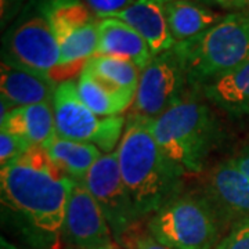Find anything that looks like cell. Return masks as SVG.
Returning a JSON list of instances; mask_svg holds the SVG:
<instances>
[{
  "label": "cell",
  "mask_w": 249,
  "mask_h": 249,
  "mask_svg": "<svg viewBox=\"0 0 249 249\" xmlns=\"http://www.w3.org/2000/svg\"><path fill=\"white\" fill-rule=\"evenodd\" d=\"M188 83L199 88L249 61V7L230 13L204 34L173 46Z\"/></svg>",
  "instance_id": "4"
},
{
  "label": "cell",
  "mask_w": 249,
  "mask_h": 249,
  "mask_svg": "<svg viewBox=\"0 0 249 249\" xmlns=\"http://www.w3.org/2000/svg\"><path fill=\"white\" fill-rule=\"evenodd\" d=\"M155 1H160L162 4H165V3H169V1H173V0H155Z\"/></svg>",
  "instance_id": "28"
},
{
  "label": "cell",
  "mask_w": 249,
  "mask_h": 249,
  "mask_svg": "<svg viewBox=\"0 0 249 249\" xmlns=\"http://www.w3.org/2000/svg\"><path fill=\"white\" fill-rule=\"evenodd\" d=\"M83 184L100 205L114 238L121 242L124 234L137 226L140 217L124 186L116 151L103 154L90 169Z\"/></svg>",
  "instance_id": "9"
},
{
  "label": "cell",
  "mask_w": 249,
  "mask_h": 249,
  "mask_svg": "<svg viewBox=\"0 0 249 249\" xmlns=\"http://www.w3.org/2000/svg\"><path fill=\"white\" fill-rule=\"evenodd\" d=\"M98 49L96 55H115L133 61L144 70L152 60L150 46L142 35L116 18H98Z\"/></svg>",
  "instance_id": "13"
},
{
  "label": "cell",
  "mask_w": 249,
  "mask_h": 249,
  "mask_svg": "<svg viewBox=\"0 0 249 249\" xmlns=\"http://www.w3.org/2000/svg\"><path fill=\"white\" fill-rule=\"evenodd\" d=\"M137 31L151 49L152 55L168 52L176 45L170 35L163 4L155 0H134L114 17Z\"/></svg>",
  "instance_id": "12"
},
{
  "label": "cell",
  "mask_w": 249,
  "mask_h": 249,
  "mask_svg": "<svg viewBox=\"0 0 249 249\" xmlns=\"http://www.w3.org/2000/svg\"><path fill=\"white\" fill-rule=\"evenodd\" d=\"M205 198L220 223L235 224L249 219V178L232 160H223L211 170Z\"/></svg>",
  "instance_id": "11"
},
{
  "label": "cell",
  "mask_w": 249,
  "mask_h": 249,
  "mask_svg": "<svg viewBox=\"0 0 249 249\" xmlns=\"http://www.w3.org/2000/svg\"><path fill=\"white\" fill-rule=\"evenodd\" d=\"M1 130L18 134L32 145L47 148L57 137L53 103L16 107L1 121Z\"/></svg>",
  "instance_id": "15"
},
{
  "label": "cell",
  "mask_w": 249,
  "mask_h": 249,
  "mask_svg": "<svg viewBox=\"0 0 249 249\" xmlns=\"http://www.w3.org/2000/svg\"><path fill=\"white\" fill-rule=\"evenodd\" d=\"M97 18H109L124 11L134 0H83Z\"/></svg>",
  "instance_id": "25"
},
{
  "label": "cell",
  "mask_w": 249,
  "mask_h": 249,
  "mask_svg": "<svg viewBox=\"0 0 249 249\" xmlns=\"http://www.w3.org/2000/svg\"><path fill=\"white\" fill-rule=\"evenodd\" d=\"M147 229L170 249H216L220 242L219 217L205 196L180 194L152 214Z\"/></svg>",
  "instance_id": "5"
},
{
  "label": "cell",
  "mask_w": 249,
  "mask_h": 249,
  "mask_svg": "<svg viewBox=\"0 0 249 249\" xmlns=\"http://www.w3.org/2000/svg\"><path fill=\"white\" fill-rule=\"evenodd\" d=\"M62 234L75 249H115L106 216L82 183H73L70 193Z\"/></svg>",
  "instance_id": "10"
},
{
  "label": "cell",
  "mask_w": 249,
  "mask_h": 249,
  "mask_svg": "<svg viewBox=\"0 0 249 249\" xmlns=\"http://www.w3.org/2000/svg\"><path fill=\"white\" fill-rule=\"evenodd\" d=\"M50 160L62 173L75 183H85L90 169L103 152L91 142H73L57 136L46 148Z\"/></svg>",
  "instance_id": "19"
},
{
  "label": "cell",
  "mask_w": 249,
  "mask_h": 249,
  "mask_svg": "<svg viewBox=\"0 0 249 249\" xmlns=\"http://www.w3.org/2000/svg\"><path fill=\"white\" fill-rule=\"evenodd\" d=\"M49 19L57 42L75 29L96 21L93 11L82 0H34Z\"/></svg>",
  "instance_id": "20"
},
{
  "label": "cell",
  "mask_w": 249,
  "mask_h": 249,
  "mask_svg": "<svg viewBox=\"0 0 249 249\" xmlns=\"http://www.w3.org/2000/svg\"><path fill=\"white\" fill-rule=\"evenodd\" d=\"M170 35L176 43L186 42L216 25L223 16L193 0H173L163 4Z\"/></svg>",
  "instance_id": "18"
},
{
  "label": "cell",
  "mask_w": 249,
  "mask_h": 249,
  "mask_svg": "<svg viewBox=\"0 0 249 249\" xmlns=\"http://www.w3.org/2000/svg\"><path fill=\"white\" fill-rule=\"evenodd\" d=\"M121 242L127 249H170L160 244L150 232L139 231L136 226L124 234Z\"/></svg>",
  "instance_id": "24"
},
{
  "label": "cell",
  "mask_w": 249,
  "mask_h": 249,
  "mask_svg": "<svg viewBox=\"0 0 249 249\" xmlns=\"http://www.w3.org/2000/svg\"><path fill=\"white\" fill-rule=\"evenodd\" d=\"M116 154L124 186L140 219L158 212L181 194L184 175L160 148L148 118L132 115Z\"/></svg>",
  "instance_id": "2"
},
{
  "label": "cell",
  "mask_w": 249,
  "mask_h": 249,
  "mask_svg": "<svg viewBox=\"0 0 249 249\" xmlns=\"http://www.w3.org/2000/svg\"><path fill=\"white\" fill-rule=\"evenodd\" d=\"M86 68L116 88L137 93L142 70L133 61L115 55H94Z\"/></svg>",
  "instance_id": "21"
},
{
  "label": "cell",
  "mask_w": 249,
  "mask_h": 249,
  "mask_svg": "<svg viewBox=\"0 0 249 249\" xmlns=\"http://www.w3.org/2000/svg\"><path fill=\"white\" fill-rule=\"evenodd\" d=\"M187 72L175 49L154 55L140 75L133 115L154 119L186 97Z\"/></svg>",
  "instance_id": "8"
},
{
  "label": "cell",
  "mask_w": 249,
  "mask_h": 249,
  "mask_svg": "<svg viewBox=\"0 0 249 249\" xmlns=\"http://www.w3.org/2000/svg\"><path fill=\"white\" fill-rule=\"evenodd\" d=\"M78 93L86 107L101 118L121 115L134 103L136 93L116 88L85 68L76 82Z\"/></svg>",
  "instance_id": "17"
},
{
  "label": "cell",
  "mask_w": 249,
  "mask_h": 249,
  "mask_svg": "<svg viewBox=\"0 0 249 249\" xmlns=\"http://www.w3.org/2000/svg\"><path fill=\"white\" fill-rule=\"evenodd\" d=\"M198 89L226 112L234 116L249 115V61L205 82Z\"/></svg>",
  "instance_id": "16"
},
{
  "label": "cell",
  "mask_w": 249,
  "mask_h": 249,
  "mask_svg": "<svg viewBox=\"0 0 249 249\" xmlns=\"http://www.w3.org/2000/svg\"><path fill=\"white\" fill-rule=\"evenodd\" d=\"M209 3L217 4L224 9H234V10H242L249 7V0H205Z\"/></svg>",
  "instance_id": "27"
},
{
  "label": "cell",
  "mask_w": 249,
  "mask_h": 249,
  "mask_svg": "<svg viewBox=\"0 0 249 249\" xmlns=\"http://www.w3.org/2000/svg\"><path fill=\"white\" fill-rule=\"evenodd\" d=\"M115 249H118V248H115Z\"/></svg>",
  "instance_id": "29"
},
{
  "label": "cell",
  "mask_w": 249,
  "mask_h": 249,
  "mask_svg": "<svg viewBox=\"0 0 249 249\" xmlns=\"http://www.w3.org/2000/svg\"><path fill=\"white\" fill-rule=\"evenodd\" d=\"M73 183L54 165L45 148L37 145H32L19 160L0 170L3 205L50 241L62 234Z\"/></svg>",
  "instance_id": "1"
},
{
  "label": "cell",
  "mask_w": 249,
  "mask_h": 249,
  "mask_svg": "<svg viewBox=\"0 0 249 249\" xmlns=\"http://www.w3.org/2000/svg\"><path fill=\"white\" fill-rule=\"evenodd\" d=\"M54 121L57 136L73 142H91L103 154H111L121 142L124 130L122 115L101 118L82 101L78 86L73 80L57 86L53 97Z\"/></svg>",
  "instance_id": "7"
},
{
  "label": "cell",
  "mask_w": 249,
  "mask_h": 249,
  "mask_svg": "<svg viewBox=\"0 0 249 249\" xmlns=\"http://www.w3.org/2000/svg\"><path fill=\"white\" fill-rule=\"evenodd\" d=\"M216 249H249V219L232 224Z\"/></svg>",
  "instance_id": "23"
},
{
  "label": "cell",
  "mask_w": 249,
  "mask_h": 249,
  "mask_svg": "<svg viewBox=\"0 0 249 249\" xmlns=\"http://www.w3.org/2000/svg\"><path fill=\"white\" fill-rule=\"evenodd\" d=\"M31 147H32V144L28 142L27 139H24L18 134L1 130L0 132V163H1V168L19 160Z\"/></svg>",
  "instance_id": "22"
},
{
  "label": "cell",
  "mask_w": 249,
  "mask_h": 249,
  "mask_svg": "<svg viewBox=\"0 0 249 249\" xmlns=\"http://www.w3.org/2000/svg\"><path fill=\"white\" fill-rule=\"evenodd\" d=\"M232 160L237 165V168L249 178V142L232 158Z\"/></svg>",
  "instance_id": "26"
},
{
  "label": "cell",
  "mask_w": 249,
  "mask_h": 249,
  "mask_svg": "<svg viewBox=\"0 0 249 249\" xmlns=\"http://www.w3.org/2000/svg\"><path fill=\"white\" fill-rule=\"evenodd\" d=\"M148 124L160 150L183 175L202 172L219 137L216 119L205 103L187 94Z\"/></svg>",
  "instance_id": "3"
},
{
  "label": "cell",
  "mask_w": 249,
  "mask_h": 249,
  "mask_svg": "<svg viewBox=\"0 0 249 249\" xmlns=\"http://www.w3.org/2000/svg\"><path fill=\"white\" fill-rule=\"evenodd\" d=\"M1 62L52 78L60 62V45L49 19L34 0L3 36Z\"/></svg>",
  "instance_id": "6"
},
{
  "label": "cell",
  "mask_w": 249,
  "mask_h": 249,
  "mask_svg": "<svg viewBox=\"0 0 249 249\" xmlns=\"http://www.w3.org/2000/svg\"><path fill=\"white\" fill-rule=\"evenodd\" d=\"M57 86L49 76L1 62L0 93L16 107L53 103Z\"/></svg>",
  "instance_id": "14"
}]
</instances>
